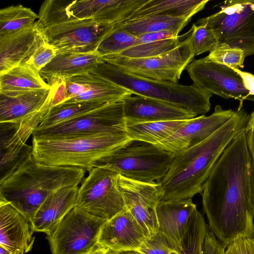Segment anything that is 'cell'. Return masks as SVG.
I'll list each match as a JSON object with an SVG mask.
<instances>
[{"label": "cell", "mask_w": 254, "mask_h": 254, "mask_svg": "<svg viewBox=\"0 0 254 254\" xmlns=\"http://www.w3.org/2000/svg\"><path fill=\"white\" fill-rule=\"evenodd\" d=\"M225 254H254V239L241 238L227 245Z\"/></svg>", "instance_id": "41"}, {"label": "cell", "mask_w": 254, "mask_h": 254, "mask_svg": "<svg viewBox=\"0 0 254 254\" xmlns=\"http://www.w3.org/2000/svg\"><path fill=\"white\" fill-rule=\"evenodd\" d=\"M220 10L195 23L212 31L218 45L240 48L246 57L254 54V0H229Z\"/></svg>", "instance_id": "7"}, {"label": "cell", "mask_w": 254, "mask_h": 254, "mask_svg": "<svg viewBox=\"0 0 254 254\" xmlns=\"http://www.w3.org/2000/svg\"><path fill=\"white\" fill-rule=\"evenodd\" d=\"M105 221L74 206L47 236L52 254H86L98 243Z\"/></svg>", "instance_id": "10"}, {"label": "cell", "mask_w": 254, "mask_h": 254, "mask_svg": "<svg viewBox=\"0 0 254 254\" xmlns=\"http://www.w3.org/2000/svg\"><path fill=\"white\" fill-rule=\"evenodd\" d=\"M235 112L217 105L210 115L189 120L170 136L156 145L175 154L179 153L206 139L225 124Z\"/></svg>", "instance_id": "16"}, {"label": "cell", "mask_w": 254, "mask_h": 254, "mask_svg": "<svg viewBox=\"0 0 254 254\" xmlns=\"http://www.w3.org/2000/svg\"><path fill=\"white\" fill-rule=\"evenodd\" d=\"M247 133L248 146L251 158L250 172L251 200L254 225V131H248Z\"/></svg>", "instance_id": "42"}, {"label": "cell", "mask_w": 254, "mask_h": 254, "mask_svg": "<svg viewBox=\"0 0 254 254\" xmlns=\"http://www.w3.org/2000/svg\"><path fill=\"white\" fill-rule=\"evenodd\" d=\"M90 72L127 89L132 94L161 100L190 111L196 116L204 115L210 109L212 94L193 84L184 85L171 81L143 78L105 62Z\"/></svg>", "instance_id": "5"}, {"label": "cell", "mask_w": 254, "mask_h": 254, "mask_svg": "<svg viewBox=\"0 0 254 254\" xmlns=\"http://www.w3.org/2000/svg\"><path fill=\"white\" fill-rule=\"evenodd\" d=\"M245 129L246 132L250 130L254 131V111L250 115Z\"/></svg>", "instance_id": "46"}, {"label": "cell", "mask_w": 254, "mask_h": 254, "mask_svg": "<svg viewBox=\"0 0 254 254\" xmlns=\"http://www.w3.org/2000/svg\"><path fill=\"white\" fill-rule=\"evenodd\" d=\"M231 68L241 77L245 88L249 91L251 95L254 96V75L240 69Z\"/></svg>", "instance_id": "44"}, {"label": "cell", "mask_w": 254, "mask_h": 254, "mask_svg": "<svg viewBox=\"0 0 254 254\" xmlns=\"http://www.w3.org/2000/svg\"><path fill=\"white\" fill-rule=\"evenodd\" d=\"M118 183L126 208L147 237L157 233L159 225L156 207L162 196L160 183L140 182L120 174H118Z\"/></svg>", "instance_id": "14"}, {"label": "cell", "mask_w": 254, "mask_h": 254, "mask_svg": "<svg viewBox=\"0 0 254 254\" xmlns=\"http://www.w3.org/2000/svg\"><path fill=\"white\" fill-rule=\"evenodd\" d=\"M206 58L213 62L239 69L243 68L245 53L240 48L225 45H217Z\"/></svg>", "instance_id": "38"}, {"label": "cell", "mask_w": 254, "mask_h": 254, "mask_svg": "<svg viewBox=\"0 0 254 254\" xmlns=\"http://www.w3.org/2000/svg\"><path fill=\"white\" fill-rule=\"evenodd\" d=\"M0 254H13V253L8 249L0 246Z\"/></svg>", "instance_id": "47"}, {"label": "cell", "mask_w": 254, "mask_h": 254, "mask_svg": "<svg viewBox=\"0 0 254 254\" xmlns=\"http://www.w3.org/2000/svg\"><path fill=\"white\" fill-rule=\"evenodd\" d=\"M34 232L32 223L21 212L0 200V246L13 254H25L32 248Z\"/></svg>", "instance_id": "21"}, {"label": "cell", "mask_w": 254, "mask_h": 254, "mask_svg": "<svg viewBox=\"0 0 254 254\" xmlns=\"http://www.w3.org/2000/svg\"><path fill=\"white\" fill-rule=\"evenodd\" d=\"M52 89L0 92V123H18L29 117L42 107Z\"/></svg>", "instance_id": "24"}, {"label": "cell", "mask_w": 254, "mask_h": 254, "mask_svg": "<svg viewBox=\"0 0 254 254\" xmlns=\"http://www.w3.org/2000/svg\"><path fill=\"white\" fill-rule=\"evenodd\" d=\"M64 82L65 98L60 103L110 104L123 101L132 95L127 89L91 72L71 77Z\"/></svg>", "instance_id": "15"}, {"label": "cell", "mask_w": 254, "mask_h": 254, "mask_svg": "<svg viewBox=\"0 0 254 254\" xmlns=\"http://www.w3.org/2000/svg\"><path fill=\"white\" fill-rule=\"evenodd\" d=\"M190 38L195 56L210 52L218 45L212 31L203 25L193 24L190 29Z\"/></svg>", "instance_id": "39"}, {"label": "cell", "mask_w": 254, "mask_h": 254, "mask_svg": "<svg viewBox=\"0 0 254 254\" xmlns=\"http://www.w3.org/2000/svg\"><path fill=\"white\" fill-rule=\"evenodd\" d=\"M32 136V156L38 163L88 171L98 160L129 139L125 131L60 138Z\"/></svg>", "instance_id": "4"}, {"label": "cell", "mask_w": 254, "mask_h": 254, "mask_svg": "<svg viewBox=\"0 0 254 254\" xmlns=\"http://www.w3.org/2000/svg\"><path fill=\"white\" fill-rule=\"evenodd\" d=\"M137 251L142 254H183L182 248L159 231L148 237Z\"/></svg>", "instance_id": "37"}, {"label": "cell", "mask_w": 254, "mask_h": 254, "mask_svg": "<svg viewBox=\"0 0 254 254\" xmlns=\"http://www.w3.org/2000/svg\"><path fill=\"white\" fill-rule=\"evenodd\" d=\"M189 35L174 49L154 57L131 59L117 56L102 57L105 62L143 78L178 82L195 54Z\"/></svg>", "instance_id": "9"}, {"label": "cell", "mask_w": 254, "mask_h": 254, "mask_svg": "<svg viewBox=\"0 0 254 254\" xmlns=\"http://www.w3.org/2000/svg\"><path fill=\"white\" fill-rule=\"evenodd\" d=\"M126 125L160 121L187 120L197 116L174 105L142 96H129L123 101Z\"/></svg>", "instance_id": "18"}, {"label": "cell", "mask_w": 254, "mask_h": 254, "mask_svg": "<svg viewBox=\"0 0 254 254\" xmlns=\"http://www.w3.org/2000/svg\"><path fill=\"white\" fill-rule=\"evenodd\" d=\"M224 254H225V253H224Z\"/></svg>", "instance_id": "50"}, {"label": "cell", "mask_w": 254, "mask_h": 254, "mask_svg": "<svg viewBox=\"0 0 254 254\" xmlns=\"http://www.w3.org/2000/svg\"><path fill=\"white\" fill-rule=\"evenodd\" d=\"M195 209L191 198L160 201L156 207L159 231L182 248L183 237Z\"/></svg>", "instance_id": "25"}, {"label": "cell", "mask_w": 254, "mask_h": 254, "mask_svg": "<svg viewBox=\"0 0 254 254\" xmlns=\"http://www.w3.org/2000/svg\"><path fill=\"white\" fill-rule=\"evenodd\" d=\"M106 104L91 102L59 103L50 110L38 127L52 126L72 120Z\"/></svg>", "instance_id": "32"}, {"label": "cell", "mask_w": 254, "mask_h": 254, "mask_svg": "<svg viewBox=\"0 0 254 254\" xmlns=\"http://www.w3.org/2000/svg\"><path fill=\"white\" fill-rule=\"evenodd\" d=\"M178 36L174 38L139 44L114 56L131 59L145 58L158 56L176 48L181 42Z\"/></svg>", "instance_id": "34"}, {"label": "cell", "mask_w": 254, "mask_h": 254, "mask_svg": "<svg viewBox=\"0 0 254 254\" xmlns=\"http://www.w3.org/2000/svg\"><path fill=\"white\" fill-rule=\"evenodd\" d=\"M209 0H148L120 23L153 15L191 17L203 9Z\"/></svg>", "instance_id": "26"}, {"label": "cell", "mask_w": 254, "mask_h": 254, "mask_svg": "<svg viewBox=\"0 0 254 254\" xmlns=\"http://www.w3.org/2000/svg\"><path fill=\"white\" fill-rule=\"evenodd\" d=\"M78 186L63 188L49 195L37 211L32 222L34 232L52 234L75 206Z\"/></svg>", "instance_id": "23"}, {"label": "cell", "mask_w": 254, "mask_h": 254, "mask_svg": "<svg viewBox=\"0 0 254 254\" xmlns=\"http://www.w3.org/2000/svg\"><path fill=\"white\" fill-rule=\"evenodd\" d=\"M111 250L97 243L86 254H110Z\"/></svg>", "instance_id": "45"}, {"label": "cell", "mask_w": 254, "mask_h": 254, "mask_svg": "<svg viewBox=\"0 0 254 254\" xmlns=\"http://www.w3.org/2000/svg\"><path fill=\"white\" fill-rule=\"evenodd\" d=\"M144 0H83L72 1L67 10L78 19H93L101 24L124 21L144 3Z\"/></svg>", "instance_id": "19"}, {"label": "cell", "mask_w": 254, "mask_h": 254, "mask_svg": "<svg viewBox=\"0 0 254 254\" xmlns=\"http://www.w3.org/2000/svg\"><path fill=\"white\" fill-rule=\"evenodd\" d=\"M32 154V146L26 143L20 147L0 149V181L14 173Z\"/></svg>", "instance_id": "36"}, {"label": "cell", "mask_w": 254, "mask_h": 254, "mask_svg": "<svg viewBox=\"0 0 254 254\" xmlns=\"http://www.w3.org/2000/svg\"><path fill=\"white\" fill-rule=\"evenodd\" d=\"M188 120L147 122L126 125L125 131L129 139L157 144L170 136Z\"/></svg>", "instance_id": "30"}, {"label": "cell", "mask_w": 254, "mask_h": 254, "mask_svg": "<svg viewBox=\"0 0 254 254\" xmlns=\"http://www.w3.org/2000/svg\"><path fill=\"white\" fill-rule=\"evenodd\" d=\"M104 62L102 58L96 52L60 53L39 72L52 86L71 77L89 72Z\"/></svg>", "instance_id": "22"}, {"label": "cell", "mask_w": 254, "mask_h": 254, "mask_svg": "<svg viewBox=\"0 0 254 254\" xmlns=\"http://www.w3.org/2000/svg\"><path fill=\"white\" fill-rule=\"evenodd\" d=\"M178 35L171 31H162L144 34L137 37L135 45L174 38Z\"/></svg>", "instance_id": "43"}, {"label": "cell", "mask_w": 254, "mask_h": 254, "mask_svg": "<svg viewBox=\"0 0 254 254\" xmlns=\"http://www.w3.org/2000/svg\"><path fill=\"white\" fill-rule=\"evenodd\" d=\"M38 14L21 4L0 9V36L13 33L32 26Z\"/></svg>", "instance_id": "31"}, {"label": "cell", "mask_w": 254, "mask_h": 254, "mask_svg": "<svg viewBox=\"0 0 254 254\" xmlns=\"http://www.w3.org/2000/svg\"><path fill=\"white\" fill-rule=\"evenodd\" d=\"M110 254H117V253H115V252H113V251H111V253H110Z\"/></svg>", "instance_id": "49"}, {"label": "cell", "mask_w": 254, "mask_h": 254, "mask_svg": "<svg viewBox=\"0 0 254 254\" xmlns=\"http://www.w3.org/2000/svg\"><path fill=\"white\" fill-rule=\"evenodd\" d=\"M126 126L122 101L106 104L57 125L38 127L32 136L51 138L114 133L125 131Z\"/></svg>", "instance_id": "11"}, {"label": "cell", "mask_w": 254, "mask_h": 254, "mask_svg": "<svg viewBox=\"0 0 254 254\" xmlns=\"http://www.w3.org/2000/svg\"><path fill=\"white\" fill-rule=\"evenodd\" d=\"M51 94L42 107L35 113L18 123H0V149L20 147L26 144L42 120L53 107L56 85L52 86Z\"/></svg>", "instance_id": "27"}, {"label": "cell", "mask_w": 254, "mask_h": 254, "mask_svg": "<svg viewBox=\"0 0 254 254\" xmlns=\"http://www.w3.org/2000/svg\"><path fill=\"white\" fill-rule=\"evenodd\" d=\"M147 236L126 208L103 225L98 243L116 253L137 251Z\"/></svg>", "instance_id": "17"}, {"label": "cell", "mask_w": 254, "mask_h": 254, "mask_svg": "<svg viewBox=\"0 0 254 254\" xmlns=\"http://www.w3.org/2000/svg\"><path fill=\"white\" fill-rule=\"evenodd\" d=\"M174 156L156 144L129 139L98 160L93 167L111 170L130 180L152 183L159 182L166 176Z\"/></svg>", "instance_id": "6"}, {"label": "cell", "mask_w": 254, "mask_h": 254, "mask_svg": "<svg viewBox=\"0 0 254 254\" xmlns=\"http://www.w3.org/2000/svg\"><path fill=\"white\" fill-rule=\"evenodd\" d=\"M51 88L39 71L25 61L0 75V92L28 91Z\"/></svg>", "instance_id": "28"}, {"label": "cell", "mask_w": 254, "mask_h": 254, "mask_svg": "<svg viewBox=\"0 0 254 254\" xmlns=\"http://www.w3.org/2000/svg\"><path fill=\"white\" fill-rule=\"evenodd\" d=\"M186 69L193 84L204 91L225 99L238 100V110L243 108L245 100L254 102V96L245 88L241 77L228 66L204 57L193 60Z\"/></svg>", "instance_id": "13"}, {"label": "cell", "mask_w": 254, "mask_h": 254, "mask_svg": "<svg viewBox=\"0 0 254 254\" xmlns=\"http://www.w3.org/2000/svg\"><path fill=\"white\" fill-rule=\"evenodd\" d=\"M251 165L244 129L224 150L201 193L210 231L226 245L241 238L254 239Z\"/></svg>", "instance_id": "1"}, {"label": "cell", "mask_w": 254, "mask_h": 254, "mask_svg": "<svg viewBox=\"0 0 254 254\" xmlns=\"http://www.w3.org/2000/svg\"><path fill=\"white\" fill-rule=\"evenodd\" d=\"M78 188L75 206L104 220L122 211L126 205L119 188L118 173L95 167Z\"/></svg>", "instance_id": "8"}, {"label": "cell", "mask_w": 254, "mask_h": 254, "mask_svg": "<svg viewBox=\"0 0 254 254\" xmlns=\"http://www.w3.org/2000/svg\"><path fill=\"white\" fill-rule=\"evenodd\" d=\"M57 54V50L45 40L24 61L39 71L49 64Z\"/></svg>", "instance_id": "40"}, {"label": "cell", "mask_w": 254, "mask_h": 254, "mask_svg": "<svg viewBox=\"0 0 254 254\" xmlns=\"http://www.w3.org/2000/svg\"><path fill=\"white\" fill-rule=\"evenodd\" d=\"M190 20L191 18H189L153 15L116 23L115 26L136 37L148 33L166 31L178 35Z\"/></svg>", "instance_id": "29"}, {"label": "cell", "mask_w": 254, "mask_h": 254, "mask_svg": "<svg viewBox=\"0 0 254 254\" xmlns=\"http://www.w3.org/2000/svg\"><path fill=\"white\" fill-rule=\"evenodd\" d=\"M137 37L114 25L112 30L101 41L96 52L101 57L117 55L135 46Z\"/></svg>", "instance_id": "35"}, {"label": "cell", "mask_w": 254, "mask_h": 254, "mask_svg": "<svg viewBox=\"0 0 254 254\" xmlns=\"http://www.w3.org/2000/svg\"><path fill=\"white\" fill-rule=\"evenodd\" d=\"M93 19L70 20L43 28L45 40L60 53L95 52L99 44L114 27Z\"/></svg>", "instance_id": "12"}, {"label": "cell", "mask_w": 254, "mask_h": 254, "mask_svg": "<svg viewBox=\"0 0 254 254\" xmlns=\"http://www.w3.org/2000/svg\"><path fill=\"white\" fill-rule=\"evenodd\" d=\"M208 227L201 213L194 210L183 237L181 246L183 254H203V247Z\"/></svg>", "instance_id": "33"}, {"label": "cell", "mask_w": 254, "mask_h": 254, "mask_svg": "<svg viewBox=\"0 0 254 254\" xmlns=\"http://www.w3.org/2000/svg\"><path fill=\"white\" fill-rule=\"evenodd\" d=\"M85 171L79 167L41 164L31 154L14 173L0 181V200L11 204L32 223L49 195L63 188L78 186Z\"/></svg>", "instance_id": "3"}, {"label": "cell", "mask_w": 254, "mask_h": 254, "mask_svg": "<svg viewBox=\"0 0 254 254\" xmlns=\"http://www.w3.org/2000/svg\"><path fill=\"white\" fill-rule=\"evenodd\" d=\"M44 41L38 20L28 28L0 36V75L24 62Z\"/></svg>", "instance_id": "20"}, {"label": "cell", "mask_w": 254, "mask_h": 254, "mask_svg": "<svg viewBox=\"0 0 254 254\" xmlns=\"http://www.w3.org/2000/svg\"><path fill=\"white\" fill-rule=\"evenodd\" d=\"M250 115L243 108L235 112L222 127L202 142L175 154L159 183L161 200L191 198L201 193L223 151L247 125Z\"/></svg>", "instance_id": "2"}, {"label": "cell", "mask_w": 254, "mask_h": 254, "mask_svg": "<svg viewBox=\"0 0 254 254\" xmlns=\"http://www.w3.org/2000/svg\"><path fill=\"white\" fill-rule=\"evenodd\" d=\"M117 254H142L137 251H127L117 253Z\"/></svg>", "instance_id": "48"}]
</instances>
